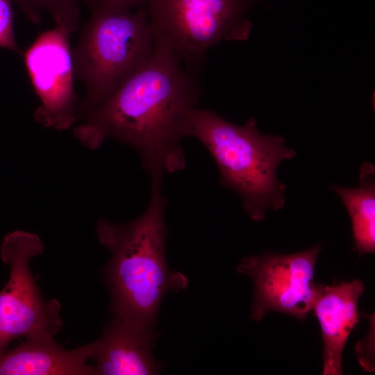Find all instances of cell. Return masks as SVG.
Returning a JSON list of instances; mask_svg holds the SVG:
<instances>
[{
	"instance_id": "obj_7",
	"label": "cell",
	"mask_w": 375,
	"mask_h": 375,
	"mask_svg": "<svg viewBox=\"0 0 375 375\" xmlns=\"http://www.w3.org/2000/svg\"><path fill=\"white\" fill-rule=\"evenodd\" d=\"M321 250V244H316L291 254L267 252L243 258L237 271L253 283L251 319L259 322L274 311L305 319L312 309L315 269Z\"/></svg>"
},
{
	"instance_id": "obj_15",
	"label": "cell",
	"mask_w": 375,
	"mask_h": 375,
	"mask_svg": "<svg viewBox=\"0 0 375 375\" xmlns=\"http://www.w3.org/2000/svg\"><path fill=\"white\" fill-rule=\"evenodd\" d=\"M147 0H92L90 8L99 6L117 10H133L145 5Z\"/></svg>"
},
{
	"instance_id": "obj_8",
	"label": "cell",
	"mask_w": 375,
	"mask_h": 375,
	"mask_svg": "<svg viewBox=\"0 0 375 375\" xmlns=\"http://www.w3.org/2000/svg\"><path fill=\"white\" fill-rule=\"evenodd\" d=\"M71 35L56 25L42 33L24 53V61L40 106L34 116L44 127L64 131L79 117Z\"/></svg>"
},
{
	"instance_id": "obj_3",
	"label": "cell",
	"mask_w": 375,
	"mask_h": 375,
	"mask_svg": "<svg viewBox=\"0 0 375 375\" xmlns=\"http://www.w3.org/2000/svg\"><path fill=\"white\" fill-rule=\"evenodd\" d=\"M187 134L206 147L219 168L221 185L240 197L253 221H262L269 208L284 207L287 187L278 180L277 168L297 152L285 144L283 137L262 134L256 118L236 125L213 110L197 108L190 115Z\"/></svg>"
},
{
	"instance_id": "obj_5",
	"label": "cell",
	"mask_w": 375,
	"mask_h": 375,
	"mask_svg": "<svg viewBox=\"0 0 375 375\" xmlns=\"http://www.w3.org/2000/svg\"><path fill=\"white\" fill-rule=\"evenodd\" d=\"M252 0H147L154 35L167 40L181 62L198 72L208 51L224 41L249 38Z\"/></svg>"
},
{
	"instance_id": "obj_11",
	"label": "cell",
	"mask_w": 375,
	"mask_h": 375,
	"mask_svg": "<svg viewBox=\"0 0 375 375\" xmlns=\"http://www.w3.org/2000/svg\"><path fill=\"white\" fill-rule=\"evenodd\" d=\"M87 345L65 349L53 338L26 339L0 354V375H96Z\"/></svg>"
},
{
	"instance_id": "obj_1",
	"label": "cell",
	"mask_w": 375,
	"mask_h": 375,
	"mask_svg": "<svg viewBox=\"0 0 375 375\" xmlns=\"http://www.w3.org/2000/svg\"><path fill=\"white\" fill-rule=\"evenodd\" d=\"M163 38L155 37L149 58L106 101L85 113L74 135L94 149L108 138L132 147L151 178L183 170L181 146L201 89Z\"/></svg>"
},
{
	"instance_id": "obj_6",
	"label": "cell",
	"mask_w": 375,
	"mask_h": 375,
	"mask_svg": "<svg viewBox=\"0 0 375 375\" xmlns=\"http://www.w3.org/2000/svg\"><path fill=\"white\" fill-rule=\"evenodd\" d=\"M44 250L40 238L26 231L10 233L2 241L1 257L10 273L0 292V354L14 340L53 338L62 327L59 301L43 298L29 267Z\"/></svg>"
},
{
	"instance_id": "obj_13",
	"label": "cell",
	"mask_w": 375,
	"mask_h": 375,
	"mask_svg": "<svg viewBox=\"0 0 375 375\" xmlns=\"http://www.w3.org/2000/svg\"><path fill=\"white\" fill-rule=\"evenodd\" d=\"M22 10L35 24H40L42 15L49 13L56 25L62 26L72 35L78 28L80 9L82 2L91 6L92 0H12Z\"/></svg>"
},
{
	"instance_id": "obj_9",
	"label": "cell",
	"mask_w": 375,
	"mask_h": 375,
	"mask_svg": "<svg viewBox=\"0 0 375 375\" xmlns=\"http://www.w3.org/2000/svg\"><path fill=\"white\" fill-rule=\"evenodd\" d=\"M153 326L113 316L103 335L87 344L96 375H151L162 365L151 354L156 340Z\"/></svg>"
},
{
	"instance_id": "obj_10",
	"label": "cell",
	"mask_w": 375,
	"mask_h": 375,
	"mask_svg": "<svg viewBox=\"0 0 375 375\" xmlns=\"http://www.w3.org/2000/svg\"><path fill=\"white\" fill-rule=\"evenodd\" d=\"M364 290V285L359 279L338 285H316L312 310L320 325L324 375L342 374V352L351 331L360 321L358 300Z\"/></svg>"
},
{
	"instance_id": "obj_4",
	"label": "cell",
	"mask_w": 375,
	"mask_h": 375,
	"mask_svg": "<svg viewBox=\"0 0 375 375\" xmlns=\"http://www.w3.org/2000/svg\"><path fill=\"white\" fill-rule=\"evenodd\" d=\"M91 9L72 49L75 79L85 88L79 117L108 99L149 58L155 44L145 6L133 10Z\"/></svg>"
},
{
	"instance_id": "obj_12",
	"label": "cell",
	"mask_w": 375,
	"mask_h": 375,
	"mask_svg": "<svg viewBox=\"0 0 375 375\" xmlns=\"http://www.w3.org/2000/svg\"><path fill=\"white\" fill-rule=\"evenodd\" d=\"M345 206L352 224L356 249L359 256L375 250V183L374 167L362 165L357 188L331 185Z\"/></svg>"
},
{
	"instance_id": "obj_2",
	"label": "cell",
	"mask_w": 375,
	"mask_h": 375,
	"mask_svg": "<svg viewBox=\"0 0 375 375\" xmlns=\"http://www.w3.org/2000/svg\"><path fill=\"white\" fill-rule=\"evenodd\" d=\"M167 203L162 178H152L149 202L139 217L126 224L97 223L98 240L112 253L104 275L113 316L153 326L165 294L188 285L186 276L167 264Z\"/></svg>"
},
{
	"instance_id": "obj_14",
	"label": "cell",
	"mask_w": 375,
	"mask_h": 375,
	"mask_svg": "<svg viewBox=\"0 0 375 375\" xmlns=\"http://www.w3.org/2000/svg\"><path fill=\"white\" fill-rule=\"evenodd\" d=\"M12 0H0V47L20 52L14 33Z\"/></svg>"
}]
</instances>
